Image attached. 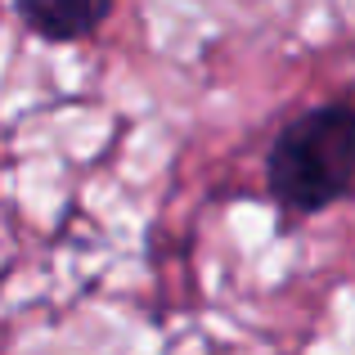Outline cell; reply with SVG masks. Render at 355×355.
Returning <instances> with one entry per match:
<instances>
[{"label": "cell", "instance_id": "cell-1", "mask_svg": "<svg viewBox=\"0 0 355 355\" xmlns=\"http://www.w3.org/2000/svg\"><path fill=\"white\" fill-rule=\"evenodd\" d=\"M270 189L293 211H320L355 189V108L329 104L297 117L270 148Z\"/></svg>", "mask_w": 355, "mask_h": 355}, {"label": "cell", "instance_id": "cell-2", "mask_svg": "<svg viewBox=\"0 0 355 355\" xmlns=\"http://www.w3.org/2000/svg\"><path fill=\"white\" fill-rule=\"evenodd\" d=\"M23 18L50 41H72V36L95 32L108 18L113 0H18Z\"/></svg>", "mask_w": 355, "mask_h": 355}]
</instances>
